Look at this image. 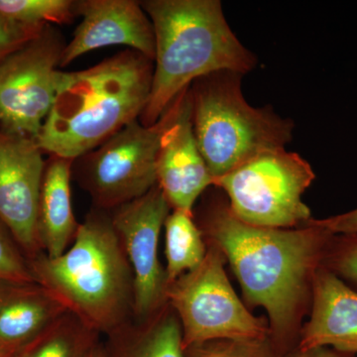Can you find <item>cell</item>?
<instances>
[{
  "mask_svg": "<svg viewBox=\"0 0 357 357\" xmlns=\"http://www.w3.org/2000/svg\"><path fill=\"white\" fill-rule=\"evenodd\" d=\"M199 218L204 238L229 260L249 304L266 310L270 337L285 356L333 234L314 218L297 229L255 227L234 217L227 203L215 199L204 204Z\"/></svg>",
  "mask_w": 357,
  "mask_h": 357,
  "instance_id": "obj_1",
  "label": "cell"
},
{
  "mask_svg": "<svg viewBox=\"0 0 357 357\" xmlns=\"http://www.w3.org/2000/svg\"><path fill=\"white\" fill-rule=\"evenodd\" d=\"M153 70L154 61L126 49L89 69L65 73L37 139L40 148L74 161L139 119Z\"/></svg>",
  "mask_w": 357,
  "mask_h": 357,
  "instance_id": "obj_2",
  "label": "cell"
},
{
  "mask_svg": "<svg viewBox=\"0 0 357 357\" xmlns=\"http://www.w3.org/2000/svg\"><path fill=\"white\" fill-rule=\"evenodd\" d=\"M153 25L155 58L151 91L139 117L151 126L195 81L218 72L245 75L257 64L237 38L220 0L140 1Z\"/></svg>",
  "mask_w": 357,
  "mask_h": 357,
  "instance_id": "obj_3",
  "label": "cell"
},
{
  "mask_svg": "<svg viewBox=\"0 0 357 357\" xmlns=\"http://www.w3.org/2000/svg\"><path fill=\"white\" fill-rule=\"evenodd\" d=\"M29 264L37 283L100 335L132 319V271L109 211L93 208L66 252L42 253Z\"/></svg>",
  "mask_w": 357,
  "mask_h": 357,
  "instance_id": "obj_4",
  "label": "cell"
},
{
  "mask_svg": "<svg viewBox=\"0 0 357 357\" xmlns=\"http://www.w3.org/2000/svg\"><path fill=\"white\" fill-rule=\"evenodd\" d=\"M243 75L218 72L190 86L195 136L215 178L267 150L285 148L294 123L271 107H255L244 98Z\"/></svg>",
  "mask_w": 357,
  "mask_h": 357,
  "instance_id": "obj_5",
  "label": "cell"
},
{
  "mask_svg": "<svg viewBox=\"0 0 357 357\" xmlns=\"http://www.w3.org/2000/svg\"><path fill=\"white\" fill-rule=\"evenodd\" d=\"M316 175L307 160L286 148L251 157L213 181L229 198L232 215L241 222L267 229H290L312 220L302 196Z\"/></svg>",
  "mask_w": 357,
  "mask_h": 357,
  "instance_id": "obj_6",
  "label": "cell"
},
{
  "mask_svg": "<svg viewBox=\"0 0 357 357\" xmlns=\"http://www.w3.org/2000/svg\"><path fill=\"white\" fill-rule=\"evenodd\" d=\"M225 256L211 245L199 267L167 288V303L180 321L184 349L211 340L270 337L263 319L238 299L225 274Z\"/></svg>",
  "mask_w": 357,
  "mask_h": 357,
  "instance_id": "obj_7",
  "label": "cell"
},
{
  "mask_svg": "<svg viewBox=\"0 0 357 357\" xmlns=\"http://www.w3.org/2000/svg\"><path fill=\"white\" fill-rule=\"evenodd\" d=\"M169 117L168 107L153 126L136 119L73 161L72 178L88 192L96 208L114 211L157 185L160 137Z\"/></svg>",
  "mask_w": 357,
  "mask_h": 357,
  "instance_id": "obj_8",
  "label": "cell"
},
{
  "mask_svg": "<svg viewBox=\"0 0 357 357\" xmlns=\"http://www.w3.org/2000/svg\"><path fill=\"white\" fill-rule=\"evenodd\" d=\"M66 45L62 33L46 25L0 62V128L38 139L64 77L58 68Z\"/></svg>",
  "mask_w": 357,
  "mask_h": 357,
  "instance_id": "obj_9",
  "label": "cell"
},
{
  "mask_svg": "<svg viewBox=\"0 0 357 357\" xmlns=\"http://www.w3.org/2000/svg\"><path fill=\"white\" fill-rule=\"evenodd\" d=\"M170 210L156 185L144 196L109 211L132 271V319L136 321L149 319L167 304L168 282L159 260V237Z\"/></svg>",
  "mask_w": 357,
  "mask_h": 357,
  "instance_id": "obj_10",
  "label": "cell"
},
{
  "mask_svg": "<svg viewBox=\"0 0 357 357\" xmlns=\"http://www.w3.org/2000/svg\"><path fill=\"white\" fill-rule=\"evenodd\" d=\"M43 153L37 140L0 128V222L30 261L44 253L38 236Z\"/></svg>",
  "mask_w": 357,
  "mask_h": 357,
  "instance_id": "obj_11",
  "label": "cell"
},
{
  "mask_svg": "<svg viewBox=\"0 0 357 357\" xmlns=\"http://www.w3.org/2000/svg\"><path fill=\"white\" fill-rule=\"evenodd\" d=\"M169 109L170 117L157 154V185L173 211L192 213L199 197L213 185V178L192 128L190 88L174 100Z\"/></svg>",
  "mask_w": 357,
  "mask_h": 357,
  "instance_id": "obj_12",
  "label": "cell"
},
{
  "mask_svg": "<svg viewBox=\"0 0 357 357\" xmlns=\"http://www.w3.org/2000/svg\"><path fill=\"white\" fill-rule=\"evenodd\" d=\"M76 14L82 21L66 45L60 68L89 52L114 45L128 46L154 61L153 25L140 1L77 0Z\"/></svg>",
  "mask_w": 357,
  "mask_h": 357,
  "instance_id": "obj_13",
  "label": "cell"
},
{
  "mask_svg": "<svg viewBox=\"0 0 357 357\" xmlns=\"http://www.w3.org/2000/svg\"><path fill=\"white\" fill-rule=\"evenodd\" d=\"M312 312L297 349L330 347L357 354V292L342 279L319 266L312 282Z\"/></svg>",
  "mask_w": 357,
  "mask_h": 357,
  "instance_id": "obj_14",
  "label": "cell"
},
{
  "mask_svg": "<svg viewBox=\"0 0 357 357\" xmlns=\"http://www.w3.org/2000/svg\"><path fill=\"white\" fill-rule=\"evenodd\" d=\"M68 310L39 283H0V351L14 356Z\"/></svg>",
  "mask_w": 357,
  "mask_h": 357,
  "instance_id": "obj_15",
  "label": "cell"
},
{
  "mask_svg": "<svg viewBox=\"0 0 357 357\" xmlns=\"http://www.w3.org/2000/svg\"><path fill=\"white\" fill-rule=\"evenodd\" d=\"M72 160L50 155L46 161L38 208V236L44 255L59 257L74 241L79 223L72 203Z\"/></svg>",
  "mask_w": 357,
  "mask_h": 357,
  "instance_id": "obj_16",
  "label": "cell"
},
{
  "mask_svg": "<svg viewBox=\"0 0 357 357\" xmlns=\"http://www.w3.org/2000/svg\"><path fill=\"white\" fill-rule=\"evenodd\" d=\"M107 337V357H185L180 321L168 303L149 319H131Z\"/></svg>",
  "mask_w": 357,
  "mask_h": 357,
  "instance_id": "obj_17",
  "label": "cell"
},
{
  "mask_svg": "<svg viewBox=\"0 0 357 357\" xmlns=\"http://www.w3.org/2000/svg\"><path fill=\"white\" fill-rule=\"evenodd\" d=\"M100 337V333L68 311L13 357H89Z\"/></svg>",
  "mask_w": 357,
  "mask_h": 357,
  "instance_id": "obj_18",
  "label": "cell"
},
{
  "mask_svg": "<svg viewBox=\"0 0 357 357\" xmlns=\"http://www.w3.org/2000/svg\"><path fill=\"white\" fill-rule=\"evenodd\" d=\"M164 227L166 229L165 271L169 286L178 277L199 267L208 249L194 213L173 211L167 218Z\"/></svg>",
  "mask_w": 357,
  "mask_h": 357,
  "instance_id": "obj_19",
  "label": "cell"
},
{
  "mask_svg": "<svg viewBox=\"0 0 357 357\" xmlns=\"http://www.w3.org/2000/svg\"><path fill=\"white\" fill-rule=\"evenodd\" d=\"M0 14L30 26L70 24L76 17L73 0H0Z\"/></svg>",
  "mask_w": 357,
  "mask_h": 357,
  "instance_id": "obj_20",
  "label": "cell"
},
{
  "mask_svg": "<svg viewBox=\"0 0 357 357\" xmlns=\"http://www.w3.org/2000/svg\"><path fill=\"white\" fill-rule=\"evenodd\" d=\"M185 357H284L271 337L218 340L185 349Z\"/></svg>",
  "mask_w": 357,
  "mask_h": 357,
  "instance_id": "obj_21",
  "label": "cell"
},
{
  "mask_svg": "<svg viewBox=\"0 0 357 357\" xmlns=\"http://www.w3.org/2000/svg\"><path fill=\"white\" fill-rule=\"evenodd\" d=\"M9 231L0 222V283H35L31 267L14 245ZM11 236V234H10Z\"/></svg>",
  "mask_w": 357,
  "mask_h": 357,
  "instance_id": "obj_22",
  "label": "cell"
},
{
  "mask_svg": "<svg viewBox=\"0 0 357 357\" xmlns=\"http://www.w3.org/2000/svg\"><path fill=\"white\" fill-rule=\"evenodd\" d=\"M326 267L338 277L356 284L357 287V236H342L331 239L325 257Z\"/></svg>",
  "mask_w": 357,
  "mask_h": 357,
  "instance_id": "obj_23",
  "label": "cell"
},
{
  "mask_svg": "<svg viewBox=\"0 0 357 357\" xmlns=\"http://www.w3.org/2000/svg\"><path fill=\"white\" fill-rule=\"evenodd\" d=\"M45 26L20 24L0 14V62L26 42L38 36Z\"/></svg>",
  "mask_w": 357,
  "mask_h": 357,
  "instance_id": "obj_24",
  "label": "cell"
},
{
  "mask_svg": "<svg viewBox=\"0 0 357 357\" xmlns=\"http://www.w3.org/2000/svg\"><path fill=\"white\" fill-rule=\"evenodd\" d=\"M314 220L333 236H357V208L335 217Z\"/></svg>",
  "mask_w": 357,
  "mask_h": 357,
  "instance_id": "obj_25",
  "label": "cell"
},
{
  "mask_svg": "<svg viewBox=\"0 0 357 357\" xmlns=\"http://www.w3.org/2000/svg\"><path fill=\"white\" fill-rule=\"evenodd\" d=\"M284 357H354V356L342 354L330 347H314L311 349H300L296 347Z\"/></svg>",
  "mask_w": 357,
  "mask_h": 357,
  "instance_id": "obj_26",
  "label": "cell"
},
{
  "mask_svg": "<svg viewBox=\"0 0 357 357\" xmlns=\"http://www.w3.org/2000/svg\"><path fill=\"white\" fill-rule=\"evenodd\" d=\"M89 357H107V354H105V344L100 342V344L96 345L95 349L91 352Z\"/></svg>",
  "mask_w": 357,
  "mask_h": 357,
  "instance_id": "obj_27",
  "label": "cell"
},
{
  "mask_svg": "<svg viewBox=\"0 0 357 357\" xmlns=\"http://www.w3.org/2000/svg\"><path fill=\"white\" fill-rule=\"evenodd\" d=\"M2 356H4V354H2V352L0 351V357H1Z\"/></svg>",
  "mask_w": 357,
  "mask_h": 357,
  "instance_id": "obj_28",
  "label": "cell"
},
{
  "mask_svg": "<svg viewBox=\"0 0 357 357\" xmlns=\"http://www.w3.org/2000/svg\"><path fill=\"white\" fill-rule=\"evenodd\" d=\"M1 357H13V356H6V354H4V356H2Z\"/></svg>",
  "mask_w": 357,
  "mask_h": 357,
  "instance_id": "obj_29",
  "label": "cell"
}]
</instances>
